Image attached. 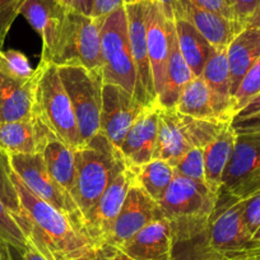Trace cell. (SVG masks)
<instances>
[{"mask_svg":"<svg viewBox=\"0 0 260 260\" xmlns=\"http://www.w3.org/2000/svg\"><path fill=\"white\" fill-rule=\"evenodd\" d=\"M19 256H21V260H47L39 250H36L29 244L27 246V249L19 254Z\"/></svg>","mask_w":260,"mask_h":260,"instance_id":"obj_48","label":"cell"},{"mask_svg":"<svg viewBox=\"0 0 260 260\" xmlns=\"http://www.w3.org/2000/svg\"><path fill=\"white\" fill-rule=\"evenodd\" d=\"M161 107L158 101L144 107L125 136L119 151L129 167L142 166L153 159Z\"/></svg>","mask_w":260,"mask_h":260,"instance_id":"obj_17","label":"cell"},{"mask_svg":"<svg viewBox=\"0 0 260 260\" xmlns=\"http://www.w3.org/2000/svg\"><path fill=\"white\" fill-rule=\"evenodd\" d=\"M192 78H194V74L180 52L174 26L171 35V51H170L166 68V78H165L164 88L157 97L159 105L165 109H171L176 106L182 91Z\"/></svg>","mask_w":260,"mask_h":260,"instance_id":"obj_29","label":"cell"},{"mask_svg":"<svg viewBox=\"0 0 260 260\" xmlns=\"http://www.w3.org/2000/svg\"><path fill=\"white\" fill-rule=\"evenodd\" d=\"M260 191V134H236L217 198L246 201Z\"/></svg>","mask_w":260,"mask_h":260,"instance_id":"obj_8","label":"cell"},{"mask_svg":"<svg viewBox=\"0 0 260 260\" xmlns=\"http://www.w3.org/2000/svg\"><path fill=\"white\" fill-rule=\"evenodd\" d=\"M202 78L222 107L235 117V100L231 92V76L227 47H214L204 65Z\"/></svg>","mask_w":260,"mask_h":260,"instance_id":"obj_26","label":"cell"},{"mask_svg":"<svg viewBox=\"0 0 260 260\" xmlns=\"http://www.w3.org/2000/svg\"><path fill=\"white\" fill-rule=\"evenodd\" d=\"M134 180L136 177L133 170L126 165L107 186L97 203L84 216V231L94 245L101 244L112 227Z\"/></svg>","mask_w":260,"mask_h":260,"instance_id":"obj_13","label":"cell"},{"mask_svg":"<svg viewBox=\"0 0 260 260\" xmlns=\"http://www.w3.org/2000/svg\"><path fill=\"white\" fill-rule=\"evenodd\" d=\"M64 88L76 114L82 143L100 132L104 78L101 71H89L81 65L57 67Z\"/></svg>","mask_w":260,"mask_h":260,"instance_id":"obj_7","label":"cell"},{"mask_svg":"<svg viewBox=\"0 0 260 260\" xmlns=\"http://www.w3.org/2000/svg\"><path fill=\"white\" fill-rule=\"evenodd\" d=\"M61 2L68 8V11L91 17L93 0H61Z\"/></svg>","mask_w":260,"mask_h":260,"instance_id":"obj_46","label":"cell"},{"mask_svg":"<svg viewBox=\"0 0 260 260\" xmlns=\"http://www.w3.org/2000/svg\"><path fill=\"white\" fill-rule=\"evenodd\" d=\"M124 6V0H93L91 17L94 19H102Z\"/></svg>","mask_w":260,"mask_h":260,"instance_id":"obj_42","label":"cell"},{"mask_svg":"<svg viewBox=\"0 0 260 260\" xmlns=\"http://www.w3.org/2000/svg\"><path fill=\"white\" fill-rule=\"evenodd\" d=\"M119 247L134 260H171V223L167 218L152 222Z\"/></svg>","mask_w":260,"mask_h":260,"instance_id":"obj_21","label":"cell"},{"mask_svg":"<svg viewBox=\"0 0 260 260\" xmlns=\"http://www.w3.org/2000/svg\"><path fill=\"white\" fill-rule=\"evenodd\" d=\"M190 2L194 6L199 7V8L207 9V11L222 14V16L227 17V18L235 19L234 12H232L231 6L227 3V0H190Z\"/></svg>","mask_w":260,"mask_h":260,"instance_id":"obj_40","label":"cell"},{"mask_svg":"<svg viewBox=\"0 0 260 260\" xmlns=\"http://www.w3.org/2000/svg\"><path fill=\"white\" fill-rule=\"evenodd\" d=\"M12 176H13V169H12L9 154L0 148V202H3L8 207L12 213L18 216L22 213L21 203Z\"/></svg>","mask_w":260,"mask_h":260,"instance_id":"obj_32","label":"cell"},{"mask_svg":"<svg viewBox=\"0 0 260 260\" xmlns=\"http://www.w3.org/2000/svg\"><path fill=\"white\" fill-rule=\"evenodd\" d=\"M164 218L166 217L158 202L153 201L144 191L143 187L134 180L120 209L119 216L116 217L114 224L101 244L121 246L125 241L149 223Z\"/></svg>","mask_w":260,"mask_h":260,"instance_id":"obj_11","label":"cell"},{"mask_svg":"<svg viewBox=\"0 0 260 260\" xmlns=\"http://www.w3.org/2000/svg\"><path fill=\"white\" fill-rule=\"evenodd\" d=\"M231 122L197 119L181 114L175 107H161L156 151L153 159H162L174 166L194 148H204Z\"/></svg>","mask_w":260,"mask_h":260,"instance_id":"obj_3","label":"cell"},{"mask_svg":"<svg viewBox=\"0 0 260 260\" xmlns=\"http://www.w3.org/2000/svg\"><path fill=\"white\" fill-rule=\"evenodd\" d=\"M47 170L59 186L73 199L76 189V159L74 149L52 137L41 152ZM74 202V201H73Z\"/></svg>","mask_w":260,"mask_h":260,"instance_id":"obj_27","label":"cell"},{"mask_svg":"<svg viewBox=\"0 0 260 260\" xmlns=\"http://www.w3.org/2000/svg\"><path fill=\"white\" fill-rule=\"evenodd\" d=\"M124 2H125V6H126V4L137 3V2H139V0H124Z\"/></svg>","mask_w":260,"mask_h":260,"instance_id":"obj_52","label":"cell"},{"mask_svg":"<svg viewBox=\"0 0 260 260\" xmlns=\"http://www.w3.org/2000/svg\"><path fill=\"white\" fill-rule=\"evenodd\" d=\"M13 251L16 250L0 237V260H14Z\"/></svg>","mask_w":260,"mask_h":260,"instance_id":"obj_49","label":"cell"},{"mask_svg":"<svg viewBox=\"0 0 260 260\" xmlns=\"http://www.w3.org/2000/svg\"><path fill=\"white\" fill-rule=\"evenodd\" d=\"M218 192L207 182L175 174L174 180L158 202L170 222L209 221L216 208Z\"/></svg>","mask_w":260,"mask_h":260,"instance_id":"obj_9","label":"cell"},{"mask_svg":"<svg viewBox=\"0 0 260 260\" xmlns=\"http://www.w3.org/2000/svg\"><path fill=\"white\" fill-rule=\"evenodd\" d=\"M147 45L157 97L161 93L166 78V68L171 51V35L174 21L166 18L162 9L153 0H143Z\"/></svg>","mask_w":260,"mask_h":260,"instance_id":"obj_16","label":"cell"},{"mask_svg":"<svg viewBox=\"0 0 260 260\" xmlns=\"http://www.w3.org/2000/svg\"><path fill=\"white\" fill-rule=\"evenodd\" d=\"M67 13L61 0H24L19 14L41 36V62H51Z\"/></svg>","mask_w":260,"mask_h":260,"instance_id":"obj_18","label":"cell"},{"mask_svg":"<svg viewBox=\"0 0 260 260\" xmlns=\"http://www.w3.org/2000/svg\"><path fill=\"white\" fill-rule=\"evenodd\" d=\"M36 72L19 79L0 71V122L28 120L34 116Z\"/></svg>","mask_w":260,"mask_h":260,"instance_id":"obj_22","label":"cell"},{"mask_svg":"<svg viewBox=\"0 0 260 260\" xmlns=\"http://www.w3.org/2000/svg\"><path fill=\"white\" fill-rule=\"evenodd\" d=\"M259 4L260 0H230L235 19L244 26H246L247 19L254 13Z\"/></svg>","mask_w":260,"mask_h":260,"instance_id":"obj_39","label":"cell"},{"mask_svg":"<svg viewBox=\"0 0 260 260\" xmlns=\"http://www.w3.org/2000/svg\"><path fill=\"white\" fill-rule=\"evenodd\" d=\"M236 141V133L231 124L203 148L206 182L218 192L222 184V176L232 156Z\"/></svg>","mask_w":260,"mask_h":260,"instance_id":"obj_30","label":"cell"},{"mask_svg":"<svg viewBox=\"0 0 260 260\" xmlns=\"http://www.w3.org/2000/svg\"><path fill=\"white\" fill-rule=\"evenodd\" d=\"M51 62L101 71V19L68 11Z\"/></svg>","mask_w":260,"mask_h":260,"instance_id":"obj_6","label":"cell"},{"mask_svg":"<svg viewBox=\"0 0 260 260\" xmlns=\"http://www.w3.org/2000/svg\"><path fill=\"white\" fill-rule=\"evenodd\" d=\"M175 109L197 119L232 122L234 116L219 105L202 77H194L182 91Z\"/></svg>","mask_w":260,"mask_h":260,"instance_id":"obj_24","label":"cell"},{"mask_svg":"<svg viewBox=\"0 0 260 260\" xmlns=\"http://www.w3.org/2000/svg\"><path fill=\"white\" fill-rule=\"evenodd\" d=\"M172 227L171 260H221L209 244V221L170 222Z\"/></svg>","mask_w":260,"mask_h":260,"instance_id":"obj_20","label":"cell"},{"mask_svg":"<svg viewBox=\"0 0 260 260\" xmlns=\"http://www.w3.org/2000/svg\"><path fill=\"white\" fill-rule=\"evenodd\" d=\"M221 255L229 260H260V242L254 241L245 249Z\"/></svg>","mask_w":260,"mask_h":260,"instance_id":"obj_45","label":"cell"},{"mask_svg":"<svg viewBox=\"0 0 260 260\" xmlns=\"http://www.w3.org/2000/svg\"><path fill=\"white\" fill-rule=\"evenodd\" d=\"M144 105L122 87L104 83L100 115V133L104 134L117 149L125 136L143 111Z\"/></svg>","mask_w":260,"mask_h":260,"instance_id":"obj_12","label":"cell"},{"mask_svg":"<svg viewBox=\"0 0 260 260\" xmlns=\"http://www.w3.org/2000/svg\"><path fill=\"white\" fill-rule=\"evenodd\" d=\"M260 93V57L251 67L235 93V111L237 112L254 96Z\"/></svg>","mask_w":260,"mask_h":260,"instance_id":"obj_36","label":"cell"},{"mask_svg":"<svg viewBox=\"0 0 260 260\" xmlns=\"http://www.w3.org/2000/svg\"><path fill=\"white\" fill-rule=\"evenodd\" d=\"M74 159L76 189L73 201L84 219L126 164L119 149L100 132L74 148Z\"/></svg>","mask_w":260,"mask_h":260,"instance_id":"obj_2","label":"cell"},{"mask_svg":"<svg viewBox=\"0 0 260 260\" xmlns=\"http://www.w3.org/2000/svg\"><path fill=\"white\" fill-rule=\"evenodd\" d=\"M245 201L216 207L209 219V244L219 254L245 249L254 242L245 222Z\"/></svg>","mask_w":260,"mask_h":260,"instance_id":"obj_14","label":"cell"},{"mask_svg":"<svg viewBox=\"0 0 260 260\" xmlns=\"http://www.w3.org/2000/svg\"><path fill=\"white\" fill-rule=\"evenodd\" d=\"M52 137L56 136L35 111L32 119L0 122V148L9 156L41 153Z\"/></svg>","mask_w":260,"mask_h":260,"instance_id":"obj_19","label":"cell"},{"mask_svg":"<svg viewBox=\"0 0 260 260\" xmlns=\"http://www.w3.org/2000/svg\"><path fill=\"white\" fill-rule=\"evenodd\" d=\"M0 237L8 242L18 254L28 246V240L16 219V216L3 202H0Z\"/></svg>","mask_w":260,"mask_h":260,"instance_id":"obj_33","label":"cell"},{"mask_svg":"<svg viewBox=\"0 0 260 260\" xmlns=\"http://www.w3.org/2000/svg\"><path fill=\"white\" fill-rule=\"evenodd\" d=\"M259 57L260 28L245 26L227 46L232 96H235L244 77Z\"/></svg>","mask_w":260,"mask_h":260,"instance_id":"obj_25","label":"cell"},{"mask_svg":"<svg viewBox=\"0 0 260 260\" xmlns=\"http://www.w3.org/2000/svg\"><path fill=\"white\" fill-rule=\"evenodd\" d=\"M34 111L52 133L71 148L82 144L76 114L54 62H41L36 69Z\"/></svg>","mask_w":260,"mask_h":260,"instance_id":"obj_4","label":"cell"},{"mask_svg":"<svg viewBox=\"0 0 260 260\" xmlns=\"http://www.w3.org/2000/svg\"><path fill=\"white\" fill-rule=\"evenodd\" d=\"M259 242H260V241H259Z\"/></svg>","mask_w":260,"mask_h":260,"instance_id":"obj_54","label":"cell"},{"mask_svg":"<svg viewBox=\"0 0 260 260\" xmlns=\"http://www.w3.org/2000/svg\"><path fill=\"white\" fill-rule=\"evenodd\" d=\"M227 3H229V4H230V0H227Z\"/></svg>","mask_w":260,"mask_h":260,"instance_id":"obj_53","label":"cell"},{"mask_svg":"<svg viewBox=\"0 0 260 260\" xmlns=\"http://www.w3.org/2000/svg\"><path fill=\"white\" fill-rule=\"evenodd\" d=\"M174 23L177 45L182 57L191 69L194 77H201L214 46L204 39L203 35L195 28L189 19L180 18L174 21Z\"/></svg>","mask_w":260,"mask_h":260,"instance_id":"obj_28","label":"cell"},{"mask_svg":"<svg viewBox=\"0 0 260 260\" xmlns=\"http://www.w3.org/2000/svg\"><path fill=\"white\" fill-rule=\"evenodd\" d=\"M244 216L247 229L254 236L256 230L260 227V191L245 201Z\"/></svg>","mask_w":260,"mask_h":260,"instance_id":"obj_38","label":"cell"},{"mask_svg":"<svg viewBox=\"0 0 260 260\" xmlns=\"http://www.w3.org/2000/svg\"><path fill=\"white\" fill-rule=\"evenodd\" d=\"M93 260H134L125 254L120 247L107 244H100L94 246Z\"/></svg>","mask_w":260,"mask_h":260,"instance_id":"obj_41","label":"cell"},{"mask_svg":"<svg viewBox=\"0 0 260 260\" xmlns=\"http://www.w3.org/2000/svg\"><path fill=\"white\" fill-rule=\"evenodd\" d=\"M153 2L158 4V7L162 9L166 18L170 19V21L185 18L182 0H153Z\"/></svg>","mask_w":260,"mask_h":260,"instance_id":"obj_43","label":"cell"},{"mask_svg":"<svg viewBox=\"0 0 260 260\" xmlns=\"http://www.w3.org/2000/svg\"><path fill=\"white\" fill-rule=\"evenodd\" d=\"M252 240H254V241H260V227L256 230V232L254 234V236H252Z\"/></svg>","mask_w":260,"mask_h":260,"instance_id":"obj_51","label":"cell"},{"mask_svg":"<svg viewBox=\"0 0 260 260\" xmlns=\"http://www.w3.org/2000/svg\"><path fill=\"white\" fill-rule=\"evenodd\" d=\"M175 174L199 182H206L203 148H194L187 152L174 165Z\"/></svg>","mask_w":260,"mask_h":260,"instance_id":"obj_35","label":"cell"},{"mask_svg":"<svg viewBox=\"0 0 260 260\" xmlns=\"http://www.w3.org/2000/svg\"><path fill=\"white\" fill-rule=\"evenodd\" d=\"M134 172L136 181L153 201L159 202L175 177V170L169 162L152 159L138 167H130Z\"/></svg>","mask_w":260,"mask_h":260,"instance_id":"obj_31","label":"cell"},{"mask_svg":"<svg viewBox=\"0 0 260 260\" xmlns=\"http://www.w3.org/2000/svg\"><path fill=\"white\" fill-rule=\"evenodd\" d=\"M101 57L104 83L117 84L137 97V71L125 6L101 19Z\"/></svg>","mask_w":260,"mask_h":260,"instance_id":"obj_5","label":"cell"},{"mask_svg":"<svg viewBox=\"0 0 260 260\" xmlns=\"http://www.w3.org/2000/svg\"><path fill=\"white\" fill-rule=\"evenodd\" d=\"M12 179L22 211L14 216L31 246L47 260H93L96 245L68 214L35 195L14 171Z\"/></svg>","mask_w":260,"mask_h":260,"instance_id":"obj_1","label":"cell"},{"mask_svg":"<svg viewBox=\"0 0 260 260\" xmlns=\"http://www.w3.org/2000/svg\"><path fill=\"white\" fill-rule=\"evenodd\" d=\"M0 71L19 79H29L36 69L32 68L28 57L18 50H2L0 47Z\"/></svg>","mask_w":260,"mask_h":260,"instance_id":"obj_34","label":"cell"},{"mask_svg":"<svg viewBox=\"0 0 260 260\" xmlns=\"http://www.w3.org/2000/svg\"><path fill=\"white\" fill-rule=\"evenodd\" d=\"M236 134H246V133H259L260 134V114L252 115L245 119L232 120L231 122Z\"/></svg>","mask_w":260,"mask_h":260,"instance_id":"obj_44","label":"cell"},{"mask_svg":"<svg viewBox=\"0 0 260 260\" xmlns=\"http://www.w3.org/2000/svg\"><path fill=\"white\" fill-rule=\"evenodd\" d=\"M260 114V93L256 94V96L252 97L236 115H235L234 120L239 119H245V117H250L252 115Z\"/></svg>","mask_w":260,"mask_h":260,"instance_id":"obj_47","label":"cell"},{"mask_svg":"<svg viewBox=\"0 0 260 260\" xmlns=\"http://www.w3.org/2000/svg\"><path fill=\"white\" fill-rule=\"evenodd\" d=\"M125 9H126L130 47H132L137 71V99L144 106H148L157 101V94L154 91L153 77H152L148 56L143 0H139L133 4H126Z\"/></svg>","mask_w":260,"mask_h":260,"instance_id":"obj_15","label":"cell"},{"mask_svg":"<svg viewBox=\"0 0 260 260\" xmlns=\"http://www.w3.org/2000/svg\"><path fill=\"white\" fill-rule=\"evenodd\" d=\"M246 26L256 27V28H260V4L257 6V8L255 9L254 13L250 16V18L247 19Z\"/></svg>","mask_w":260,"mask_h":260,"instance_id":"obj_50","label":"cell"},{"mask_svg":"<svg viewBox=\"0 0 260 260\" xmlns=\"http://www.w3.org/2000/svg\"><path fill=\"white\" fill-rule=\"evenodd\" d=\"M24 0H0V47L3 46L12 24L21 13Z\"/></svg>","mask_w":260,"mask_h":260,"instance_id":"obj_37","label":"cell"},{"mask_svg":"<svg viewBox=\"0 0 260 260\" xmlns=\"http://www.w3.org/2000/svg\"><path fill=\"white\" fill-rule=\"evenodd\" d=\"M182 4H184L185 18L189 19L195 28L203 35L204 39L214 47L229 46L237 34L245 27L235 19L199 8L194 6L190 0H182Z\"/></svg>","mask_w":260,"mask_h":260,"instance_id":"obj_23","label":"cell"},{"mask_svg":"<svg viewBox=\"0 0 260 260\" xmlns=\"http://www.w3.org/2000/svg\"><path fill=\"white\" fill-rule=\"evenodd\" d=\"M9 158L13 171L35 195L62 213L68 214L86 234L83 229V217L78 207L51 176L41 153L11 154Z\"/></svg>","mask_w":260,"mask_h":260,"instance_id":"obj_10","label":"cell"}]
</instances>
